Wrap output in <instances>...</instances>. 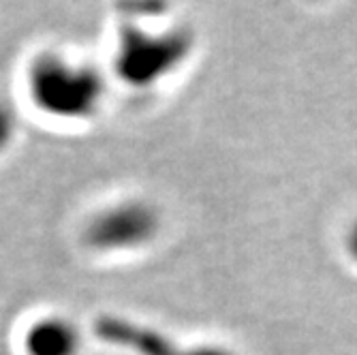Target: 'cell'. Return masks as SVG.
<instances>
[{
    "label": "cell",
    "instance_id": "cell-1",
    "mask_svg": "<svg viewBox=\"0 0 357 355\" xmlns=\"http://www.w3.org/2000/svg\"><path fill=\"white\" fill-rule=\"evenodd\" d=\"M28 90L35 105L56 118H86L103 99V80L92 67L60 56H41L32 62Z\"/></svg>",
    "mask_w": 357,
    "mask_h": 355
},
{
    "label": "cell",
    "instance_id": "cell-2",
    "mask_svg": "<svg viewBox=\"0 0 357 355\" xmlns=\"http://www.w3.org/2000/svg\"><path fill=\"white\" fill-rule=\"evenodd\" d=\"M195 37L188 28L146 30L126 24L118 35L116 73L133 88H148L174 73L192 52Z\"/></svg>",
    "mask_w": 357,
    "mask_h": 355
},
{
    "label": "cell",
    "instance_id": "cell-3",
    "mask_svg": "<svg viewBox=\"0 0 357 355\" xmlns=\"http://www.w3.org/2000/svg\"><path fill=\"white\" fill-rule=\"evenodd\" d=\"M160 229V218L156 208L146 202H120L114 204L86 225V244L94 250L118 252L137 250L154 242Z\"/></svg>",
    "mask_w": 357,
    "mask_h": 355
},
{
    "label": "cell",
    "instance_id": "cell-4",
    "mask_svg": "<svg viewBox=\"0 0 357 355\" xmlns=\"http://www.w3.org/2000/svg\"><path fill=\"white\" fill-rule=\"evenodd\" d=\"M94 334L103 342L120 347L133 355H238L234 349L218 342L184 345L163 330L118 315H101L94 321Z\"/></svg>",
    "mask_w": 357,
    "mask_h": 355
},
{
    "label": "cell",
    "instance_id": "cell-5",
    "mask_svg": "<svg viewBox=\"0 0 357 355\" xmlns=\"http://www.w3.org/2000/svg\"><path fill=\"white\" fill-rule=\"evenodd\" d=\"M79 349V330L62 317H43L24 334L26 355H77Z\"/></svg>",
    "mask_w": 357,
    "mask_h": 355
},
{
    "label": "cell",
    "instance_id": "cell-6",
    "mask_svg": "<svg viewBox=\"0 0 357 355\" xmlns=\"http://www.w3.org/2000/svg\"><path fill=\"white\" fill-rule=\"evenodd\" d=\"M15 133V118L7 105L0 103V150H3Z\"/></svg>",
    "mask_w": 357,
    "mask_h": 355
},
{
    "label": "cell",
    "instance_id": "cell-7",
    "mask_svg": "<svg viewBox=\"0 0 357 355\" xmlns=\"http://www.w3.org/2000/svg\"><path fill=\"white\" fill-rule=\"evenodd\" d=\"M344 250L349 255V259L357 264V218L351 222V227L347 229L344 236Z\"/></svg>",
    "mask_w": 357,
    "mask_h": 355
}]
</instances>
